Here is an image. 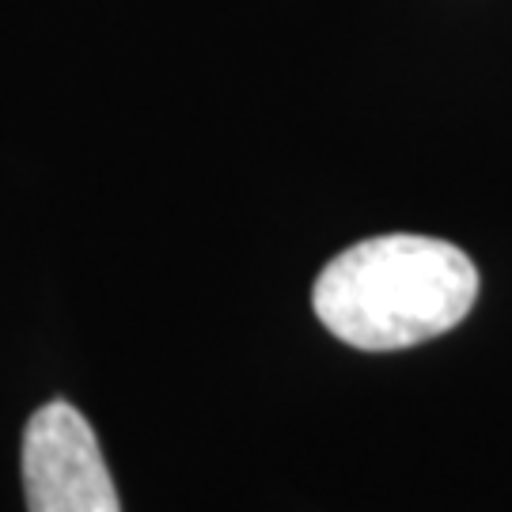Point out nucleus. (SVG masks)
Here are the masks:
<instances>
[{"mask_svg": "<svg viewBox=\"0 0 512 512\" xmlns=\"http://www.w3.org/2000/svg\"><path fill=\"white\" fill-rule=\"evenodd\" d=\"M478 296L475 262L433 236H372L330 258L311 289L319 323L353 349L387 353L440 338Z\"/></svg>", "mask_w": 512, "mask_h": 512, "instance_id": "obj_1", "label": "nucleus"}, {"mask_svg": "<svg viewBox=\"0 0 512 512\" xmlns=\"http://www.w3.org/2000/svg\"><path fill=\"white\" fill-rule=\"evenodd\" d=\"M23 494L31 512H122L92 425L65 399L23 429Z\"/></svg>", "mask_w": 512, "mask_h": 512, "instance_id": "obj_2", "label": "nucleus"}]
</instances>
